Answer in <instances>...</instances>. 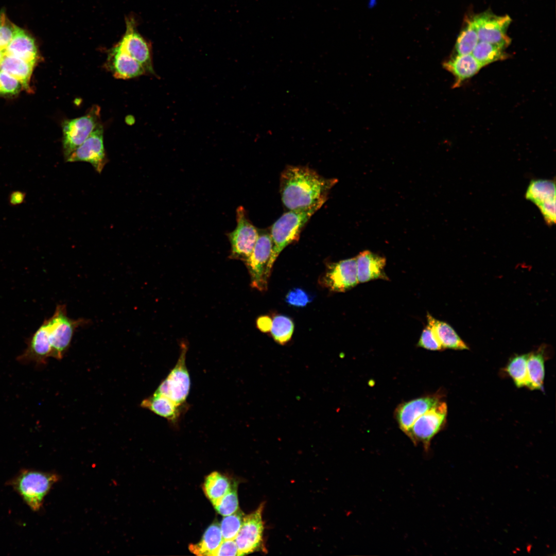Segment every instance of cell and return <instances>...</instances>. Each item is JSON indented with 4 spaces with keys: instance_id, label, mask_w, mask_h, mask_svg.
I'll return each instance as SVG.
<instances>
[{
    "instance_id": "6da1fadb",
    "label": "cell",
    "mask_w": 556,
    "mask_h": 556,
    "mask_svg": "<svg viewBox=\"0 0 556 556\" xmlns=\"http://www.w3.org/2000/svg\"><path fill=\"white\" fill-rule=\"evenodd\" d=\"M88 321L67 316L64 304L57 306L53 315L44 321L30 339L27 349L18 357L21 362L45 364L49 357L61 359L68 350L75 331Z\"/></svg>"
},
{
    "instance_id": "7a4b0ae2",
    "label": "cell",
    "mask_w": 556,
    "mask_h": 556,
    "mask_svg": "<svg viewBox=\"0 0 556 556\" xmlns=\"http://www.w3.org/2000/svg\"><path fill=\"white\" fill-rule=\"evenodd\" d=\"M337 181L336 179L324 178L308 167L287 166L280 177L282 202L289 210L324 203Z\"/></svg>"
},
{
    "instance_id": "3957f363",
    "label": "cell",
    "mask_w": 556,
    "mask_h": 556,
    "mask_svg": "<svg viewBox=\"0 0 556 556\" xmlns=\"http://www.w3.org/2000/svg\"><path fill=\"white\" fill-rule=\"evenodd\" d=\"M324 204L320 203L308 207L289 210L273 224L270 232L272 242L270 260L271 268L282 251L299 239L304 225Z\"/></svg>"
},
{
    "instance_id": "277c9868",
    "label": "cell",
    "mask_w": 556,
    "mask_h": 556,
    "mask_svg": "<svg viewBox=\"0 0 556 556\" xmlns=\"http://www.w3.org/2000/svg\"><path fill=\"white\" fill-rule=\"evenodd\" d=\"M58 480L56 474L24 469L8 482L25 503L34 511H39L52 485Z\"/></svg>"
},
{
    "instance_id": "5b68a950",
    "label": "cell",
    "mask_w": 556,
    "mask_h": 556,
    "mask_svg": "<svg viewBox=\"0 0 556 556\" xmlns=\"http://www.w3.org/2000/svg\"><path fill=\"white\" fill-rule=\"evenodd\" d=\"M180 347V355L176 364L154 393L161 395L179 406L189 407L186 402L191 384L186 364L188 344L185 341H182Z\"/></svg>"
},
{
    "instance_id": "8992f818",
    "label": "cell",
    "mask_w": 556,
    "mask_h": 556,
    "mask_svg": "<svg viewBox=\"0 0 556 556\" xmlns=\"http://www.w3.org/2000/svg\"><path fill=\"white\" fill-rule=\"evenodd\" d=\"M272 242L270 232L258 230V236L251 254L245 262L251 277V286L260 291L268 288L271 269L270 260Z\"/></svg>"
},
{
    "instance_id": "52a82bcc",
    "label": "cell",
    "mask_w": 556,
    "mask_h": 556,
    "mask_svg": "<svg viewBox=\"0 0 556 556\" xmlns=\"http://www.w3.org/2000/svg\"><path fill=\"white\" fill-rule=\"evenodd\" d=\"M100 123V108L95 106L84 116L63 121L62 147L65 160Z\"/></svg>"
},
{
    "instance_id": "ba28073f",
    "label": "cell",
    "mask_w": 556,
    "mask_h": 556,
    "mask_svg": "<svg viewBox=\"0 0 556 556\" xmlns=\"http://www.w3.org/2000/svg\"><path fill=\"white\" fill-rule=\"evenodd\" d=\"M237 225L227 236L231 245L230 259H239L244 262L251 254L258 236V230L247 217L244 207L236 209Z\"/></svg>"
},
{
    "instance_id": "9c48e42d",
    "label": "cell",
    "mask_w": 556,
    "mask_h": 556,
    "mask_svg": "<svg viewBox=\"0 0 556 556\" xmlns=\"http://www.w3.org/2000/svg\"><path fill=\"white\" fill-rule=\"evenodd\" d=\"M447 412L446 403L440 402L419 417L405 433L415 445L422 444L427 451L432 439L445 423Z\"/></svg>"
},
{
    "instance_id": "30bf717a",
    "label": "cell",
    "mask_w": 556,
    "mask_h": 556,
    "mask_svg": "<svg viewBox=\"0 0 556 556\" xmlns=\"http://www.w3.org/2000/svg\"><path fill=\"white\" fill-rule=\"evenodd\" d=\"M264 504L262 503L256 510L244 516L241 528L234 539L238 548L237 556L264 550Z\"/></svg>"
},
{
    "instance_id": "8fae6325",
    "label": "cell",
    "mask_w": 556,
    "mask_h": 556,
    "mask_svg": "<svg viewBox=\"0 0 556 556\" xmlns=\"http://www.w3.org/2000/svg\"><path fill=\"white\" fill-rule=\"evenodd\" d=\"M472 19L479 41L495 44L503 48L510 44L511 39L507 34L511 22L508 15L497 16L490 12H484Z\"/></svg>"
},
{
    "instance_id": "7c38bea8",
    "label": "cell",
    "mask_w": 556,
    "mask_h": 556,
    "mask_svg": "<svg viewBox=\"0 0 556 556\" xmlns=\"http://www.w3.org/2000/svg\"><path fill=\"white\" fill-rule=\"evenodd\" d=\"M103 129L99 123L88 138L66 160V162L90 163L100 173L107 163L103 145Z\"/></svg>"
},
{
    "instance_id": "4fadbf2b",
    "label": "cell",
    "mask_w": 556,
    "mask_h": 556,
    "mask_svg": "<svg viewBox=\"0 0 556 556\" xmlns=\"http://www.w3.org/2000/svg\"><path fill=\"white\" fill-rule=\"evenodd\" d=\"M321 283L334 292H345L358 283L356 257L329 263Z\"/></svg>"
},
{
    "instance_id": "5bb4252c",
    "label": "cell",
    "mask_w": 556,
    "mask_h": 556,
    "mask_svg": "<svg viewBox=\"0 0 556 556\" xmlns=\"http://www.w3.org/2000/svg\"><path fill=\"white\" fill-rule=\"evenodd\" d=\"M126 53L140 63L146 72L155 75L150 46L135 30L132 20L127 21L126 31L118 44Z\"/></svg>"
},
{
    "instance_id": "9a60e30c",
    "label": "cell",
    "mask_w": 556,
    "mask_h": 556,
    "mask_svg": "<svg viewBox=\"0 0 556 556\" xmlns=\"http://www.w3.org/2000/svg\"><path fill=\"white\" fill-rule=\"evenodd\" d=\"M440 402L439 396L434 394L422 396L400 404L395 410V418L400 429L406 433L419 417Z\"/></svg>"
},
{
    "instance_id": "2e32d148",
    "label": "cell",
    "mask_w": 556,
    "mask_h": 556,
    "mask_svg": "<svg viewBox=\"0 0 556 556\" xmlns=\"http://www.w3.org/2000/svg\"><path fill=\"white\" fill-rule=\"evenodd\" d=\"M107 66L116 78L130 79L144 74L146 72L137 61L126 53L118 44L109 54Z\"/></svg>"
},
{
    "instance_id": "e0dca14e",
    "label": "cell",
    "mask_w": 556,
    "mask_h": 556,
    "mask_svg": "<svg viewBox=\"0 0 556 556\" xmlns=\"http://www.w3.org/2000/svg\"><path fill=\"white\" fill-rule=\"evenodd\" d=\"M355 257L358 283L377 279L388 280L384 271L386 263L384 257L366 250Z\"/></svg>"
},
{
    "instance_id": "ac0fdd59",
    "label": "cell",
    "mask_w": 556,
    "mask_h": 556,
    "mask_svg": "<svg viewBox=\"0 0 556 556\" xmlns=\"http://www.w3.org/2000/svg\"><path fill=\"white\" fill-rule=\"evenodd\" d=\"M141 406L165 418L169 424L175 427H177L181 416L188 409V407L179 406L155 393L144 399L141 402Z\"/></svg>"
},
{
    "instance_id": "d6986e66",
    "label": "cell",
    "mask_w": 556,
    "mask_h": 556,
    "mask_svg": "<svg viewBox=\"0 0 556 556\" xmlns=\"http://www.w3.org/2000/svg\"><path fill=\"white\" fill-rule=\"evenodd\" d=\"M4 54L24 60L34 65H36L38 59V49L34 39L19 27Z\"/></svg>"
},
{
    "instance_id": "ffe728a7",
    "label": "cell",
    "mask_w": 556,
    "mask_h": 556,
    "mask_svg": "<svg viewBox=\"0 0 556 556\" xmlns=\"http://www.w3.org/2000/svg\"><path fill=\"white\" fill-rule=\"evenodd\" d=\"M443 66L454 76V88L460 86L465 80L473 77L483 67L472 54L457 55L444 62Z\"/></svg>"
},
{
    "instance_id": "44dd1931",
    "label": "cell",
    "mask_w": 556,
    "mask_h": 556,
    "mask_svg": "<svg viewBox=\"0 0 556 556\" xmlns=\"http://www.w3.org/2000/svg\"><path fill=\"white\" fill-rule=\"evenodd\" d=\"M426 317L428 325L431 327L436 338L443 349L460 350L469 349L450 325L435 319L428 313Z\"/></svg>"
},
{
    "instance_id": "7402d4cb",
    "label": "cell",
    "mask_w": 556,
    "mask_h": 556,
    "mask_svg": "<svg viewBox=\"0 0 556 556\" xmlns=\"http://www.w3.org/2000/svg\"><path fill=\"white\" fill-rule=\"evenodd\" d=\"M222 541L220 524L214 522L206 529L201 540L197 544H190L189 549L196 555L215 556Z\"/></svg>"
},
{
    "instance_id": "603a6c76",
    "label": "cell",
    "mask_w": 556,
    "mask_h": 556,
    "mask_svg": "<svg viewBox=\"0 0 556 556\" xmlns=\"http://www.w3.org/2000/svg\"><path fill=\"white\" fill-rule=\"evenodd\" d=\"M34 65L24 60L4 54L0 62V70L17 79L23 88L28 90L29 81Z\"/></svg>"
},
{
    "instance_id": "cb8c5ba5",
    "label": "cell",
    "mask_w": 556,
    "mask_h": 556,
    "mask_svg": "<svg viewBox=\"0 0 556 556\" xmlns=\"http://www.w3.org/2000/svg\"><path fill=\"white\" fill-rule=\"evenodd\" d=\"M231 485L226 477L217 472H214L206 477L203 490L214 506L229 491Z\"/></svg>"
},
{
    "instance_id": "d4e9b609",
    "label": "cell",
    "mask_w": 556,
    "mask_h": 556,
    "mask_svg": "<svg viewBox=\"0 0 556 556\" xmlns=\"http://www.w3.org/2000/svg\"><path fill=\"white\" fill-rule=\"evenodd\" d=\"M525 198L536 206L555 198V181L544 179L532 180L527 189Z\"/></svg>"
},
{
    "instance_id": "484cf974",
    "label": "cell",
    "mask_w": 556,
    "mask_h": 556,
    "mask_svg": "<svg viewBox=\"0 0 556 556\" xmlns=\"http://www.w3.org/2000/svg\"><path fill=\"white\" fill-rule=\"evenodd\" d=\"M527 367L529 383L528 388L531 390L541 389L545 376L543 350L529 353Z\"/></svg>"
},
{
    "instance_id": "4316f807",
    "label": "cell",
    "mask_w": 556,
    "mask_h": 556,
    "mask_svg": "<svg viewBox=\"0 0 556 556\" xmlns=\"http://www.w3.org/2000/svg\"><path fill=\"white\" fill-rule=\"evenodd\" d=\"M505 48L492 43L479 41L472 53L473 56L482 66L507 58Z\"/></svg>"
},
{
    "instance_id": "83f0119b",
    "label": "cell",
    "mask_w": 556,
    "mask_h": 556,
    "mask_svg": "<svg viewBox=\"0 0 556 556\" xmlns=\"http://www.w3.org/2000/svg\"><path fill=\"white\" fill-rule=\"evenodd\" d=\"M529 354L517 355L509 361L506 371L513 380L516 387H529L527 362Z\"/></svg>"
},
{
    "instance_id": "f1b7e54d",
    "label": "cell",
    "mask_w": 556,
    "mask_h": 556,
    "mask_svg": "<svg viewBox=\"0 0 556 556\" xmlns=\"http://www.w3.org/2000/svg\"><path fill=\"white\" fill-rule=\"evenodd\" d=\"M478 34L472 19L467 20L466 25L459 35L455 48L457 55L471 54L479 42Z\"/></svg>"
},
{
    "instance_id": "f546056e",
    "label": "cell",
    "mask_w": 556,
    "mask_h": 556,
    "mask_svg": "<svg viewBox=\"0 0 556 556\" xmlns=\"http://www.w3.org/2000/svg\"><path fill=\"white\" fill-rule=\"evenodd\" d=\"M294 329L292 320L285 315H279L272 320L271 333L274 340L281 344H284L291 338Z\"/></svg>"
},
{
    "instance_id": "4dcf8cb0",
    "label": "cell",
    "mask_w": 556,
    "mask_h": 556,
    "mask_svg": "<svg viewBox=\"0 0 556 556\" xmlns=\"http://www.w3.org/2000/svg\"><path fill=\"white\" fill-rule=\"evenodd\" d=\"M244 513L238 509L234 513L224 516L220 524L223 540H234L242 525Z\"/></svg>"
},
{
    "instance_id": "1f68e13d",
    "label": "cell",
    "mask_w": 556,
    "mask_h": 556,
    "mask_svg": "<svg viewBox=\"0 0 556 556\" xmlns=\"http://www.w3.org/2000/svg\"><path fill=\"white\" fill-rule=\"evenodd\" d=\"M213 506L223 516L235 512L238 509L237 484L234 482L229 491Z\"/></svg>"
},
{
    "instance_id": "d6a6232c",
    "label": "cell",
    "mask_w": 556,
    "mask_h": 556,
    "mask_svg": "<svg viewBox=\"0 0 556 556\" xmlns=\"http://www.w3.org/2000/svg\"><path fill=\"white\" fill-rule=\"evenodd\" d=\"M18 27L7 16L4 9L0 11V50L5 51L12 39Z\"/></svg>"
},
{
    "instance_id": "836d02e7",
    "label": "cell",
    "mask_w": 556,
    "mask_h": 556,
    "mask_svg": "<svg viewBox=\"0 0 556 556\" xmlns=\"http://www.w3.org/2000/svg\"><path fill=\"white\" fill-rule=\"evenodd\" d=\"M22 88V84L17 79L0 70V95H15Z\"/></svg>"
},
{
    "instance_id": "e575fe53",
    "label": "cell",
    "mask_w": 556,
    "mask_h": 556,
    "mask_svg": "<svg viewBox=\"0 0 556 556\" xmlns=\"http://www.w3.org/2000/svg\"><path fill=\"white\" fill-rule=\"evenodd\" d=\"M417 345L431 351H438L443 349L436 338L431 327L428 325L423 330Z\"/></svg>"
},
{
    "instance_id": "d590c367",
    "label": "cell",
    "mask_w": 556,
    "mask_h": 556,
    "mask_svg": "<svg viewBox=\"0 0 556 556\" xmlns=\"http://www.w3.org/2000/svg\"><path fill=\"white\" fill-rule=\"evenodd\" d=\"M309 294L301 288H294L288 292L285 301L288 304L301 307L306 306L311 301Z\"/></svg>"
},
{
    "instance_id": "8d00e7d4",
    "label": "cell",
    "mask_w": 556,
    "mask_h": 556,
    "mask_svg": "<svg viewBox=\"0 0 556 556\" xmlns=\"http://www.w3.org/2000/svg\"><path fill=\"white\" fill-rule=\"evenodd\" d=\"M546 222L551 225L555 222V198L547 200L537 206Z\"/></svg>"
},
{
    "instance_id": "74e56055",
    "label": "cell",
    "mask_w": 556,
    "mask_h": 556,
    "mask_svg": "<svg viewBox=\"0 0 556 556\" xmlns=\"http://www.w3.org/2000/svg\"><path fill=\"white\" fill-rule=\"evenodd\" d=\"M238 548L234 540H223L218 548L215 556H236Z\"/></svg>"
},
{
    "instance_id": "f35d334b",
    "label": "cell",
    "mask_w": 556,
    "mask_h": 556,
    "mask_svg": "<svg viewBox=\"0 0 556 556\" xmlns=\"http://www.w3.org/2000/svg\"><path fill=\"white\" fill-rule=\"evenodd\" d=\"M271 324L272 319L267 316L259 317L256 321V325L258 329L265 333L270 331Z\"/></svg>"
},
{
    "instance_id": "ab89813d",
    "label": "cell",
    "mask_w": 556,
    "mask_h": 556,
    "mask_svg": "<svg viewBox=\"0 0 556 556\" xmlns=\"http://www.w3.org/2000/svg\"><path fill=\"white\" fill-rule=\"evenodd\" d=\"M4 55V53L0 50V62L2 60Z\"/></svg>"
}]
</instances>
